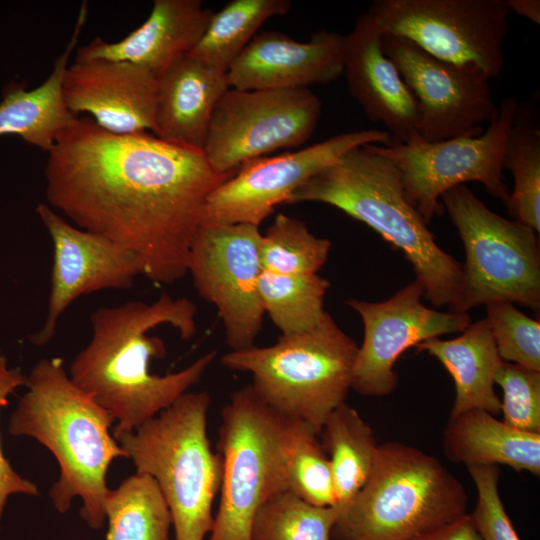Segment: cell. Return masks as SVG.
<instances>
[{
    "label": "cell",
    "mask_w": 540,
    "mask_h": 540,
    "mask_svg": "<svg viewBox=\"0 0 540 540\" xmlns=\"http://www.w3.org/2000/svg\"><path fill=\"white\" fill-rule=\"evenodd\" d=\"M503 170L510 171L514 185L503 202L508 214L540 232V125L527 102L517 106L506 139Z\"/></svg>",
    "instance_id": "cell-27"
},
{
    "label": "cell",
    "mask_w": 540,
    "mask_h": 540,
    "mask_svg": "<svg viewBox=\"0 0 540 540\" xmlns=\"http://www.w3.org/2000/svg\"><path fill=\"white\" fill-rule=\"evenodd\" d=\"M286 490L315 506L336 505L328 456L319 435L308 425L301 431L290 456Z\"/></svg>",
    "instance_id": "cell-33"
},
{
    "label": "cell",
    "mask_w": 540,
    "mask_h": 540,
    "mask_svg": "<svg viewBox=\"0 0 540 540\" xmlns=\"http://www.w3.org/2000/svg\"><path fill=\"white\" fill-rule=\"evenodd\" d=\"M415 540H482L470 514H464Z\"/></svg>",
    "instance_id": "cell-38"
},
{
    "label": "cell",
    "mask_w": 540,
    "mask_h": 540,
    "mask_svg": "<svg viewBox=\"0 0 540 540\" xmlns=\"http://www.w3.org/2000/svg\"><path fill=\"white\" fill-rule=\"evenodd\" d=\"M213 13L200 0H155L142 25L117 42L96 37L77 49L75 61H126L158 79L194 49Z\"/></svg>",
    "instance_id": "cell-21"
},
{
    "label": "cell",
    "mask_w": 540,
    "mask_h": 540,
    "mask_svg": "<svg viewBox=\"0 0 540 540\" xmlns=\"http://www.w3.org/2000/svg\"><path fill=\"white\" fill-rule=\"evenodd\" d=\"M321 111L309 88H229L213 110L202 152L216 172L234 173L249 160L303 145Z\"/></svg>",
    "instance_id": "cell-12"
},
{
    "label": "cell",
    "mask_w": 540,
    "mask_h": 540,
    "mask_svg": "<svg viewBox=\"0 0 540 540\" xmlns=\"http://www.w3.org/2000/svg\"><path fill=\"white\" fill-rule=\"evenodd\" d=\"M486 314L501 359L540 372L539 320L530 318L508 301L486 304Z\"/></svg>",
    "instance_id": "cell-34"
},
{
    "label": "cell",
    "mask_w": 540,
    "mask_h": 540,
    "mask_svg": "<svg viewBox=\"0 0 540 540\" xmlns=\"http://www.w3.org/2000/svg\"><path fill=\"white\" fill-rule=\"evenodd\" d=\"M467 493L440 461L415 447L379 445L372 472L339 509L334 540H415L466 514Z\"/></svg>",
    "instance_id": "cell-6"
},
{
    "label": "cell",
    "mask_w": 540,
    "mask_h": 540,
    "mask_svg": "<svg viewBox=\"0 0 540 540\" xmlns=\"http://www.w3.org/2000/svg\"><path fill=\"white\" fill-rule=\"evenodd\" d=\"M422 297L423 287L414 280L385 301H347L364 325L351 389L370 397L391 394L398 383L394 365L404 351L441 335L461 333L471 323L468 313L428 308L422 303Z\"/></svg>",
    "instance_id": "cell-16"
},
{
    "label": "cell",
    "mask_w": 540,
    "mask_h": 540,
    "mask_svg": "<svg viewBox=\"0 0 540 540\" xmlns=\"http://www.w3.org/2000/svg\"><path fill=\"white\" fill-rule=\"evenodd\" d=\"M503 393V422L520 431L540 433V372L503 361L496 375Z\"/></svg>",
    "instance_id": "cell-35"
},
{
    "label": "cell",
    "mask_w": 540,
    "mask_h": 540,
    "mask_svg": "<svg viewBox=\"0 0 540 540\" xmlns=\"http://www.w3.org/2000/svg\"><path fill=\"white\" fill-rule=\"evenodd\" d=\"M302 202L327 204L365 223L404 254L427 300L449 310L457 302L462 264L437 244L408 201L397 167L373 144L345 153L297 189L287 204Z\"/></svg>",
    "instance_id": "cell-4"
},
{
    "label": "cell",
    "mask_w": 540,
    "mask_h": 540,
    "mask_svg": "<svg viewBox=\"0 0 540 540\" xmlns=\"http://www.w3.org/2000/svg\"><path fill=\"white\" fill-rule=\"evenodd\" d=\"M365 14L382 35L489 80L504 67L506 0H376Z\"/></svg>",
    "instance_id": "cell-10"
},
{
    "label": "cell",
    "mask_w": 540,
    "mask_h": 540,
    "mask_svg": "<svg viewBox=\"0 0 540 540\" xmlns=\"http://www.w3.org/2000/svg\"><path fill=\"white\" fill-rule=\"evenodd\" d=\"M319 438L331 466L335 507L341 508L369 478L379 445L369 424L346 403L328 415Z\"/></svg>",
    "instance_id": "cell-26"
},
{
    "label": "cell",
    "mask_w": 540,
    "mask_h": 540,
    "mask_svg": "<svg viewBox=\"0 0 540 540\" xmlns=\"http://www.w3.org/2000/svg\"><path fill=\"white\" fill-rule=\"evenodd\" d=\"M27 377L18 368H9L4 356H0V409L7 405L8 396L19 386L25 385ZM39 495L38 487L15 472L5 458L0 441V519L8 497L12 494Z\"/></svg>",
    "instance_id": "cell-37"
},
{
    "label": "cell",
    "mask_w": 540,
    "mask_h": 540,
    "mask_svg": "<svg viewBox=\"0 0 540 540\" xmlns=\"http://www.w3.org/2000/svg\"><path fill=\"white\" fill-rule=\"evenodd\" d=\"M205 392H186L134 431L113 435L137 472L151 476L170 510L175 540H205L222 462L211 449Z\"/></svg>",
    "instance_id": "cell-5"
},
{
    "label": "cell",
    "mask_w": 540,
    "mask_h": 540,
    "mask_svg": "<svg viewBox=\"0 0 540 540\" xmlns=\"http://www.w3.org/2000/svg\"><path fill=\"white\" fill-rule=\"evenodd\" d=\"M358 346L328 312L312 329L281 335L274 345L230 351L221 363L249 372L258 396L318 435L328 415L345 403Z\"/></svg>",
    "instance_id": "cell-8"
},
{
    "label": "cell",
    "mask_w": 540,
    "mask_h": 540,
    "mask_svg": "<svg viewBox=\"0 0 540 540\" xmlns=\"http://www.w3.org/2000/svg\"><path fill=\"white\" fill-rule=\"evenodd\" d=\"M227 73L186 55L158 78L154 135L202 150L213 110L229 89Z\"/></svg>",
    "instance_id": "cell-22"
},
{
    "label": "cell",
    "mask_w": 540,
    "mask_h": 540,
    "mask_svg": "<svg viewBox=\"0 0 540 540\" xmlns=\"http://www.w3.org/2000/svg\"><path fill=\"white\" fill-rule=\"evenodd\" d=\"M465 250L459 298L449 310L467 313L496 301L540 308V250L536 231L489 209L467 186L440 198ZM538 234V233H537Z\"/></svg>",
    "instance_id": "cell-9"
},
{
    "label": "cell",
    "mask_w": 540,
    "mask_h": 540,
    "mask_svg": "<svg viewBox=\"0 0 540 540\" xmlns=\"http://www.w3.org/2000/svg\"><path fill=\"white\" fill-rule=\"evenodd\" d=\"M329 282L318 274L286 275L263 270L259 294L266 313L281 335L314 328L325 314Z\"/></svg>",
    "instance_id": "cell-30"
},
{
    "label": "cell",
    "mask_w": 540,
    "mask_h": 540,
    "mask_svg": "<svg viewBox=\"0 0 540 540\" xmlns=\"http://www.w3.org/2000/svg\"><path fill=\"white\" fill-rule=\"evenodd\" d=\"M234 173L216 172L202 150L77 118L48 152L46 198L79 228L132 253L140 274L171 284L187 273L207 198Z\"/></svg>",
    "instance_id": "cell-1"
},
{
    "label": "cell",
    "mask_w": 540,
    "mask_h": 540,
    "mask_svg": "<svg viewBox=\"0 0 540 540\" xmlns=\"http://www.w3.org/2000/svg\"><path fill=\"white\" fill-rule=\"evenodd\" d=\"M105 516V540H170V510L157 483L147 474L136 472L109 490Z\"/></svg>",
    "instance_id": "cell-29"
},
{
    "label": "cell",
    "mask_w": 540,
    "mask_h": 540,
    "mask_svg": "<svg viewBox=\"0 0 540 540\" xmlns=\"http://www.w3.org/2000/svg\"><path fill=\"white\" fill-rule=\"evenodd\" d=\"M384 54L395 64L419 106L418 135L427 142L478 136L498 117L489 79L439 60L412 42L382 35Z\"/></svg>",
    "instance_id": "cell-15"
},
{
    "label": "cell",
    "mask_w": 540,
    "mask_h": 540,
    "mask_svg": "<svg viewBox=\"0 0 540 540\" xmlns=\"http://www.w3.org/2000/svg\"><path fill=\"white\" fill-rule=\"evenodd\" d=\"M386 130L341 133L306 148L243 163L207 198L203 223L259 226L275 208L312 177L353 148L366 144L388 146Z\"/></svg>",
    "instance_id": "cell-14"
},
{
    "label": "cell",
    "mask_w": 540,
    "mask_h": 540,
    "mask_svg": "<svg viewBox=\"0 0 540 540\" xmlns=\"http://www.w3.org/2000/svg\"><path fill=\"white\" fill-rule=\"evenodd\" d=\"M306 425L270 407L251 385L231 394L221 412L220 502L208 540H250L259 507L286 491L288 462Z\"/></svg>",
    "instance_id": "cell-7"
},
{
    "label": "cell",
    "mask_w": 540,
    "mask_h": 540,
    "mask_svg": "<svg viewBox=\"0 0 540 540\" xmlns=\"http://www.w3.org/2000/svg\"><path fill=\"white\" fill-rule=\"evenodd\" d=\"M382 34L365 14L345 35L343 75L351 96L367 117L383 123L392 142L409 143L418 135L419 106L395 64L384 54Z\"/></svg>",
    "instance_id": "cell-20"
},
{
    "label": "cell",
    "mask_w": 540,
    "mask_h": 540,
    "mask_svg": "<svg viewBox=\"0 0 540 540\" xmlns=\"http://www.w3.org/2000/svg\"><path fill=\"white\" fill-rule=\"evenodd\" d=\"M345 35L321 30L300 42L279 31L256 34L227 71L230 88L298 89L343 75Z\"/></svg>",
    "instance_id": "cell-19"
},
{
    "label": "cell",
    "mask_w": 540,
    "mask_h": 540,
    "mask_svg": "<svg viewBox=\"0 0 540 540\" xmlns=\"http://www.w3.org/2000/svg\"><path fill=\"white\" fill-rule=\"evenodd\" d=\"M25 386L9 433L32 437L55 456L60 475L49 496L56 510L65 513L73 498L80 497L82 519L92 529L102 528L108 468L114 459L128 458L110 434L114 416L73 383L61 358L40 360Z\"/></svg>",
    "instance_id": "cell-3"
},
{
    "label": "cell",
    "mask_w": 540,
    "mask_h": 540,
    "mask_svg": "<svg viewBox=\"0 0 540 540\" xmlns=\"http://www.w3.org/2000/svg\"><path fill=\"white\" fill-rule=\"evenodd\" d=\"M291 6L289 0L230 1L213 13L203 36L188 55L227 73L262 24L285 15Z\"/></svg>",
    "instance_id": "cell-28"
},
{
    "label": "cell",
    "mask_w": 540,
    "mask_h": 540,
    "mask_svg": "<svg viewBox=\"0 0 540 540\" xmlns=\"http://www.w3.org/2000/svg\"><path fill=\"white\" fill-rule=\"evenodd\" d=\"M338 516L337 507L315 506L286 490L259 507L250 540H331Z\"/></svg>",
    "instance_id": "cell-31"
},
{
    "label": "cell",
    "mask_w": 540,
    "mask_h": 540,
    "mask_svg": "<svg viewBox=\"0 0 540 540\" xmlns=\"http://www.w3.org/2000/svg\"><path fill=\"white\" fill-rule=\"evenodd\" d=\"M87 17V4L81 5L69 42L55 60L53 71L38 87L26 90L9 84L0 102V136L13 134L49 152L57 136L78 116L67 108L63 97V78Z\"/></svg>",
    "instance_id": "cell-23"
},
{
    "label": "cell",
    "mask_w": 540,
    "mask_h": 540,
    "mask_svg": "<svg viewBox=\"0 0 540 540\" xmlns=\"http://www.w3.org/2000/svg\"><path fill=\"white\" fill-rule=\"evenodd\" d=\"M511 12H514L534 24L540 23V1L539 0H506Z\"/></svg>",
    "instance_id": "cell-39"
},
{
    "label": "cell",
    "mask_w": 540,
    "mask_h": 540,
    "mask_svg": "<svg viewBox=\"0 0 540 540\" xmlns=\"http://www.w3.org/2000/svg\"><path fill=\"white\" fill-rule=\"evenodd\" d=\"M518 104L515 97L501 99L497 119L478 136L373 144L395 164L408 201L427 225L441 212L442 194L466 182L481 183L492 197L503 202L507 199L502 160Z\"/></svg>",
    "instance_id": "cell-11"
},
{
    "label": "cell",
    "mask_w": 540,
    "mask_h": 540,
    "mask_svg": "<svg viewBox=\"0 0 540 540\" xmlns=\"http://www.w3.org/2000/svg\"><path fill=\"white\" fill-rule=\"evenodd\" d=\"M443 448L449 460L466 467L507 465L540 475V433L515 429L484 410L450 416Z\"/></svg>",
    "instance_id": "cell-25"
},
{
    "label": "cell",
    "mask_w": 540,
    "mask_h": 540,
    "mask_svg": "<svg viewBox=\"0 0 540 540\" xmlns=\"http://www.w3.org/2000/svg\"><path fill=\"white\" fill-rule=\"evenodd\" d=\"M36 212L53 245L48 311L42 328L30 339L43 345L53 337L59 318L78 297L104 289H127L140 269L132 253L94 232L73 226L48 204Z\"/></svg>",
    "instance_id": "cell-17"
},
{
    "label": "cell",
    "mask_w": 540,
    "mask_h": 540,
    "mask_svg": "<svg viewBox=\"0 0 540 540\" xmlns=\"http://www.w3.org/2000/svg\"><path fill=\"white\" fill-rule=\"evenodd\" d=\"M65 104L86 112L102 129L120 135L155 132L158 79L126 61H75L63 78Z\"/></svg>",
    "instance_id": "cell-18"
},
{
    "label": "cell",
    "mask_w": 540,
    "mask_h": 540,
    "mask_svg": "<svg viewBox=\"0 0 540 540\" xmlns=\"http://www.w3.org/2000/svg\"><path fill=\"white\" fill-rule=\"evenodd\" d=\"M477 490L470 517L482 540H520L499 494V468L495 465L467 467Z\"/></svg>",
    "instance_id": "cell-36"
},
{
    "label": "cell",
    "mask_w": 540,
    "mask_h": 540,
    "mask_svg": "<svg viewBox=\"0 0 540 540\" xmlns=\"http://www.w3.org/2000/svg\"><path fill=\"white\" fill-rule=\"evenodd\" d=\"M330 248V241L314 235L302 220L280 213L261 237L262 268L286 275L317 274Z\"/></svg>",
    "instance_id": "cell-32"
},
{
    "label": "cell",
    "mask_w": 540,
    "mask_h": 540,
    "mask_svg": "<svg viewBox=\"0 0 540 540\" xmlns=\"http://www.w3.org/2000/svg\"><path fill=\"white\" fill-rule=\"evenodd\" d=\"M416 348L436 358L453 378L455 399L450 416L475 409L493 415L501 412L494 380L503 360L485 318L470 323L456 338H433Z\"/></svg>",
    "instance_id": "cell-24"
},
{
    "label": "cell",
    "mask_w": 540,
    "mask_h": 540,
    "mask_svg": "<svg viewBox=\"0 0 540 540\" xmlns=\"http://www.w3.org/2000/svg\"><path fill=\"white\" fill-rule=\"evenodd\" d=\"M197 308L187 298L161 294L154 302L129 301L100 307L91 315L92 336L70 365V378L115 418L112 435L130 432L169 407L197 384L216 357L210 351L184 369L150 372V360L165 354L163 342L147 334L169 324L182 339L196 332Z\"/></svg>",
    "instance_id": "cell-2"
},
{
    "label": "cell",
    "mask_w": 540,
    "mask_h": 540,
    "mask_svg": "<svg viewBox=\"0 0 540 540\" xmlns=\"http://www.w3.org/2000/svg\"><path fill=\"white\" fill-rule=\"evenodd\" d=\"M261 237L252 224L202 223L190 249L187 272L198 294L216 307L231 351L254 346L262 327Z\"/></svg>",
    "instance_id": "cell-13"
}]
</instances>
